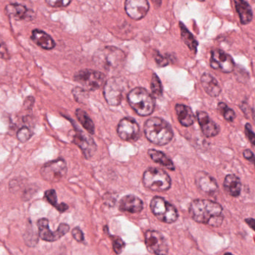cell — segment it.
Returning a JSON list of instances; mask_svg holds the SVG:
<instances>
[{
    "instance_id": "obj_1",
    "label": "cell",
    "mask_w": 255,
    "mask_h": 255,
    "mask_svg": "<svg viewBox=\"0 0 255 255\" xmlns=\"http://www.w3.org/2000/svg\"><path fill=\"white\" fill-rule=\"evenodd\" d=\"M223 207L214 201L196 199L190 204L189 212L196 223L220 227L223 223Z\"/></svg>"
},
{
    "instance_id": "obj_2",
    "label": "cell",
    "mask_w": 255,
    "mask_h": 255,
    "mask_svg": "<svg viewBox=\"0 0 255 255\" xmlns=\"http://www.w3.org/2000/svg\"><path fill=\"white\" fill-rule=\"evenodd\" d=\"M144 132L148 141L158 145L169 143L173 137L169 124L158 118H151L145 122Z\"/></svg>"
},
{
    "instance_id": "obj_3",
    "label": "cell",
    "mask_w": 255,
    "mask_h": 255,
    "mask_svg": "<svg viewBox=\"0 0 255 255\" xmlns=\"http://www.w3.org/2000/svg\"><path fill=\"white\" fill-rule=\"evenodd\" d=\"M125 59L124 52L114 46H107L101 49L94 56L97 65L108 72L116 71L121 69Z\"/></svg>"
},
{
    "instance_id": "obj_4",
    "label": "cell",
    "mask_w": 255,
    "mask_h": 255,
    "mask_svg": "<svg viewBox=\"0 0 255 255\" xmlns=\"http://www.w3.org/2000/svg\"><path fill=\"white\" fill-rule=\"evenodd\" d=\"M128 101L132 109L139 116H148L154 112L155 104L154 97L144 88H136L131 90L128 95Z\"/></svg>"
},
{
    "instance_id": "obj_5",
    "label": "cell",
    "mask_w": 255,
    "mask_h": 255,
    "mask_svg": "<svg viewBox=\"0 0 255 255\" xmlns=\"http://www.w3.org/2000/svg\"><path fill=\"white\" fill-rule=\"evenodd\" d=\"M144 186L152 191L163 192L171 187V179L165 171L158 168H149L143 174Z\"/></svg>"
},
{
    "instance_id": "obj_6",
    "label": "cell",
    "mask_w": 255,
    "mask_h": 255,
    "mask_svg": "<svg viewBox=\"0 0 255 255\" xmlns=\"http://www.w3.org/2000/svg\"><path fill=\"white\" fill-rule=\"evenodd\" d=\"M151 212L160 221L165 223H173L178 220L176 208L161 197L153 198L150 204Z\"/></svg>"
},
{
    "instance_id": "obj_7",
    "label": "cell",
    "mask_w": 255,
    "mask_h": 255,
    "mask_svg": "<svg viewBox=\"0 0 255 255\" xmlns=\"http://www.w3.org/2000/svg\"><path fill=\"white\" fill-rule=\"evenodd\" d=\"M74 79L83 87L84 89L97 91L104 85L106 76L101 72L86 69L78 72L75 75Z\"/></svg>"
},
{
    "instance_id": "obj_8",
    "label": "cell",
    "mask_w": 255,
    "mask_h": 255,
    "mask_svg": "<svg viewBox=\"0 0 255 255\" xmlns=\"http://www.w3.org/2000/svg\"><path fill=\"white\" fill-rule=\"evenodd\" d=\"M126 89L125 81L120 78L113 77L105 84L104 97L110 106H119L122 102Z\"/></svg>"
},
{
    "instance_id": "obj_9",
    "label": "cell",
    "mask_w": 255,
    "mask_h": 255,
    "mask_svg": "<svg viewBox=\"0 0 255 255\" xmlns=\"http://www.w3.org/2000/svg\"><path fill=\"white\" fill-rule=\"evenodd\" d=\"M67 172V163L63 159L48 162L40 169L42 178L50 182L59 181L65 176Z\"/></svg>"
},
{
    "instance_id": "obj_10",
    "label": "cell",
    "mask_w": 255,
    "mask_h": 255,
    "mask_svg": "<svg viewBox=\"0 0 255 255\" xmlns=\"http://www.w3.org/2000/svg\"><path fill=\"white\" fill-rule=\"evenodd\" d=\"M38 228L39 238L46 242H55L61 239L70 230V226L65 223H61L55 232L49 229V220L46 218L40 219L37 223Z\"/></svg>"
},
{
    "instance_id": "obj_11",
    "label": "cell",
    "mask_w": 255,
    "mask_h": 255,
    "mask_svg": "<svg viewBox=\"0 0 255 255\" xmlns=\"http://www.w3.org/2000/svg\"><path fill=\"white\" fill-rule=\"evenodd\" d=\"M147 250L154 255H167L169 247L164 237L157 231H147L145 233Z\"/></svg>"
},
{
    "instance_id": "obj_12",
    "label": "cell",
    "mask_w": 255,
    "mask_h": 255,
    "mask_svg": "<svg viewBox=\"0 0 255 255\" xmlns=\"http://www.w3.org/2000/svg\"><path fill=\"white\" fill-rule=\"evenodd\" d=\"M210 65L214 70H220L224 73H232L235 68V63L232 57L222 49H214L211 52Z\"/></svg>"
},
{
    "instance_id": "obj_13",
    "label": "cell",
    "mask_w": 255,
    "mask_h": 255,
    "mask_svg": "<svg viewBox=\"0 0 255 255\" xmlns=\"http://www.w3.org/2000/svg\"><path fill=\"white\" fill-rule=\"evenodd\" d=\"M118 133L124 140L136 141L139 137V127L134 120L124 118L118 125Z\"/></svg>"
},
{
    "instance_id": "obj_14",
    "label": "cell",
    "mask_w": 255,
    "mask_h": 255,
    "mask_svg": "<svg viewBox=\"0 0 255 255\" xmlns=\"http://www.w3.org/2000/svg\"><path fill=\"white\" fill-rule=\"evenodd\" d=\"M125 10L129 17L139 20L148 13L149 4L147 0H126Z\"/></svg>"
},
{
    "instance_id": "obj_15",
    "label": "cell",
    "mask_w": 255,
    "mask_h": 255,
    "mask_svg": "<svg viewBox=\"0 0 255 255\" xmlns=\"http://www.w3.org/2000/svg\"><path fill=\"white\" fill-rule=\"evenodd\" d=\"M195 181L198 188L207 194L214 195L218 191L217 181L208 172L199 171L195 175Z\"/></svg>"
},
{
    "instance_id": "obj_16",
    "label": "cell",
    "mask_w": 255,
    "mask_h": 255,
    "mask_svg": "<svg viewBox=\"0 0 255 255\" xmlns=\"http://www.w3.org/2000/svg\"><path fill=\"white\" fill-rule=\"evenodd\" d=\"M73 142L81 148L87 158L92 157L97 151V145L93 138L84 132H76L73 136Z\"/></svg>"
},
{
    "instance_id": "obj_17",
    "label": "cell",
    "mask_w": 255,
    "mask_h": 255,
    "mask_svg": "<svg viewBox=\"0 0 255 255\" xmlns=\"http://www.w3.org/2000/svg\"><path fill=\"white\" fill-rule=\"evenodd\" d=\"M196 118L200 126L201 130L206 137H214L219 134L220 132V127L211 119L206 112H198L196 114Z\"/></svg>"
},
{
    "instance_id": "obj_18",
    "label": "cell",
    "mask_w": 255,
    "mask_h": 255,
    "mask_svg": "<svg viewBox=\"0 0 255 255\" xmlns=\"http://www.w3.org/2000/svg\"><path fill=\"white\" fill-rule=\"evenodd\" d=\"M6 13L16 20L31 19L34 13L33 10L27 8L25 6L19 4H9L4 8Z\"/></svg>"
},
{
    "instance_id": "obj_19",
    "label": "cell",
    "mask_w": 255,
    "mask_h": 255,
    "mask_svg": "<svg viewBox=\"0 0 255 255\" xmlns=\"http://www.w3.org/2000/svg\"><path fill=\"white\" fill-rule=\"evenodd\" d=\"M120 209L130 214L139 213L143 209V202L139 198L133 195L124 196L120 202Z\"/></svg>"
},
{
    "instance_id": "obj_20",
    "label": "cell",
    "mask_w": 255,
    "mask_h": 255,
    "mask_svg": "<svg viewBox=\"0 0 255 255\" xmlns=\"http://www.w3.org/2000/svg\"><path fill=\"white\" fill-rule=\"evenodd\" d=\"M201 84L206 94L210 97H219L222 92V88L218 81L210 73H204L201 77Z\"/></svg>"
},
{
    "instance_id": "obj_21",
    "label": "cell",
    "mask_w": 255,
    "mask_h": 255,
    "mask_svg": "<svg viewBox=\"0 0 255 255\" xmlns=\"http://www.w3.org/2000/svg\"><path fill=\"white\" fill-rule=\"evenodd\" d=\"M225 191L232 197H238L242 190V183L241 179L234 174L226 175L223 182Z\"/></svg>"
},
{
    "instance_id": "obj_22",
    "label": "cell",
    "mask_w": 255,
    "mask_h": 255,
    "mask_svg": "<svg viewBox=\"0 0 255 255\" xmlns=\"http://www.w3.org/2000/svg\"><path fill=\"white\" fill-rule=\"evenodd\" d=\"M31 40L42 49L50 50L54 49L55 43L50 35L41 30L34 29L31 34Z\"/></svg>"
},
{
    "instance_id": "obj_23",
    "label": "cell",
    "mask_w": 255,
    "mask_h": 255,
    "mask_svg": "<svg viewBox=\"0 0 255 255\" xmlns=\"http://www.w3.org/2000/svg\"><path fill=\"white\" fill-rule=\"evenodd\" d=\"M240 20L243 25L250 23L253 18V9L246 0H234Z\"/></svg>"
},
{
    "instance_id": "obj_24",
    "label": "cell",
    "mask_w": 255,
    "mask_h": 255,
    "mask_svg": "<svg viewBox=\"0 0 255 255\" xmlns=\"http://www.w3.org/2000/svg\"><path fill=\"white\" fill-rule=\"evenodd\" d=\"M178 119L180 124L184 127H191L195 122V116L193 111L188 106L178 104L175 106Z\"/></svg>"
},
{
    "instance_id": "obj_25",
    "label": "cell",
    "mask_w": 255,
    "mask_h": 255,
    "mask_svg": "<svg viewBox=\"0 0 255 255\" xmlns=\"http://www.w3.org/2000/svg\"><path fill=\"white\" fill-rule=\"evenodd\" d=\"M148 154L153 161L159 163V164L164 166L165 168L169 169V170H175V166L173 162L164 153L157 151L155 149H149Z\"/></svg>"
},
{
    "instance_id": "obj_26",
    "label": "cell",
    "mask_w": 255,
    "mask_h": 255,
    "mask_svg": "<svg viewBox=\"0 0 255 255\" xmlns=\"http://www.w3.org/2000/svg\"><path fill=\"white\" fill-rule=\"evenodd\" d=\"M180 29H181V37L183 41L188 46L189 49L196 53L197 52L198 43L197 40L193 37V34L190 32L188 29L186 28L183 22H180Z\"/></svg>"
},
{
    "instance_id": "obj_27",
    "label": "cell",
    "mask_w": 255,
    "mask_h": 255,
    "mask_svg": "<svg viewBox=\"0 0 255 255\" xmlns=\"http://www.w3.org/2000/svg\"><path fill=\"white\" fill-rule=\"evenodd\" d=\"M76 118L78 121L82 124V127L85 128L90 133H94L95 130L94 122L88 116V114L82 109H77L76 112Z\"/></svg>"
},
{
    "instance_id": "obj_28",
    "label": "cell",
    "mask_w": 255,
    "mask_h": 255,
    "mask_svg": "<svg viewBox=\"0 0 255 255\" xmlns=\"http://www.w3.org/2000/svg\"><path fill=\"white\" fill-rule=\"evenodd\" d=\"M219 112L223 115L224 119L229 123L234 122L236 118V114L233 109L229 108L225 103H220L217 106Z\"/></svg>"
},
{
    "instance_id": "obj_29",
    "label": "cell",
    "mask_w": 255,
    "mask_h": 255,
    "mask_svg": "<svg viewBox=\"0 0 255 255\" xmlns=\"http://www.w3.org/2000/svg\"><path fill=\"white\" fill-rule=\"evenodd\" d=\"M151 90L154 97L159 98L163 94V87L158 76L154 73L151 80Z\"/></svg>"
},
{
    "instance_id": "obj_30",
    "label": "cell",
    "mask_w": 255,
    "mask_h": 255,
    "mask_svg": "<svg viewBox=\"0 0 255 255\" xmlns=\"http://www.w3.org/2000/svg\"><path fill=\"white\" fill-rule=\"evenodd\" d=\"M33 135V131L30 128L27 127H23L18 130L16 133V137L18 140L20 141L21 142H25L31 139Z\"/></svg>"
},
{
    "instance_id": "obj_31",
    "label": "cell",
    "mask_w": 255,
    "mask_h": 255,
    "mask_svg": "<svg viewBox=\"0 0 255 255\" xmlns=\"http://www.w3.org/2000/svg\"><path fill=\"white\" fill-rule=\"evenodd\" d=\"M31 226L28 227L26 232L24 235V241L28 247H34L37 244V241H38V238H39V237H32V235H34V232L31 229Z\"/></svg>"
},
{
    "instance_id": "obj_32",
    "label": "cell",
    "mask_w": 255,
    "mask_h": 255,
    "mask_svg": "<svg viewBox=\"0 0 255 255\" xmlns=\"http://www.w3.org/2000/svg\"><path fill=\"white\" fill-rule=\"evenodd\" d=\"M44 196L49 204L55 207L58 211L59 210L61 204H58V199H57L56 192L55 190H46L45 192Z\"/></svg>"
},
{
    "instance_id": "obj_33",
    "label": "cell",
    "mask_w": 255,
    "mask_h": 255,
    "mask_svg": "<svg viewBox=\"0 0 255 255\" xmlns=\"http://www.w3.org/2000/svg\"><path fill=\"white\" fill-rule=\"evenodd\" d=\"M112 243H113V248L115 253L118 255L121 254L125 247V243L122 241V239L118 238V237L112 236Z\"/></svg>"
},
{
    "instance_id": "obj_34",
    "label": "cell",
    "mask_w": 255,
    "mask_h": 255,
    "mask_svg": "<svg viewBox=\"0 0 255 255\" xmlns=\"http://www.w3.org/2000/svg\"><path fill=\"white\" fill-rule=\"evenodd\" d=\"M86 92L87 91H85V90L80 88H76L73 90V96H74L76 101L78 102H82V100L88 98V94Z\"/></svg>"
},
{
    "instance_id": "obj_35",
    "label": "cell",
    "mask_w": 255,
    "mask_h": 255,
    "mask_svg": "<svg viewBox=\"0 0 255 255\" xmlns=\"http://www.w3.org/2000/svg\"><path fill=\"white\" fill-rule=\"evenodd\" d=\"M245 133L247 139L250 141V143L255 148V133L253 131L251 124H247L245 126Z\"/></svg>"
},
{
    "instance_id": "obj_36",
    "label": "cell",
    "mask_w": 255,
    "mask_h": 255,
    "mask_svg": "<svg viewBox=\"0 0 255 255\" xmlns=\"http://www.w3.org/2000/svg\"><path fill=\"white\" fill-rule=\"evenodd\" d=\"M72 0H46V2L51 7H66L69 5Z\"/></svg>"
},
{
    "instance_id": "obj_37",
    "label": "cell",
    "mask_w": 255,
    "mask_h": 255,
    "mask_svg": "<svg viewBox=\"0 0 255 255\" xmlns=\"http://www.w3.org/2000/svg\"><path fill=\"white\" fill-rule=\"evenodd\" d=\"M0 58L3 60H8L10 58V55H9L7 46H6L1 35H0Z\"/></svg>"
},
{
    "instance_id": "obj_38",
    "label": "cell",
    "mask_w": 255,
    "mask_h": 255,
    "mask_svg": "<svg viewBox=\"0 0 255 255\" xmlns=\"http://www.w3.org/2000/svg\"><path fill=\"white\" fill-rule=\"evenodd\" d=\"M154 59H155L156 63L159 67H165L169 64L167 58L160 55L158 52H156L155 55H154Z\"/></svg>"
},
{
    "instance_id": "obj_39",
    "label": "cell",
    "mask_w": 255,
    "mask_h": 255,
    "mask_svg": "<svg viewBox=\"0 0 255 255\" xmlns=\"http://www.w3.org/2000/svg\"><path fill=\"white\" fill-rule=\"evenodd\" d=\"M72 235H73V238L78 242H83L84 239H85L83 232L79 227L75 228L72 231Z\"/></svg>"
},
{
    "instance_id": "obj_40",
    "label": "cell",
    "mask_w": 255,
    "mask_h": 255,
    "mask_svg": "<svg viewBox=\"0 0 255 255\" xmlns=\"http://www.w3.org/2000/svg\"><path fill=\"white\" fill-rule=\"evenodd\" d=\"M243 156L246 160H249L254 164L255 167V155L250 149H245L243 151Z\"/></svg>"
},
{
    "instance_id": "obj_41",
    "label": "cell",
    "mask_w": 255,
    "mask_h": 255,
    "mask_svg": "<svg viewBox=\"0 0 255 255\" xmlns=\"http://www.w3.org/2000/svg\"><path fill=\"white\" fill-rule=\"evenodd\" d=\"M34 103V100L32 97H28L26 99H25V102H24V108L25 109H31Z\"/></svg>"
},
{
    "instance_id": "obj_42",
    "label": "cell",
    "mask_w": 255,
    "mask_h": 255,
    "mask_svg": "<svg viewBox=\"0 0 255 255\" xmlns=\"http://www.w3.org/2000/svg\"><path fill=\"white\" fill-rule=\"evenodd\" d=\"M246 223L250 226V228L253 229L255 232V219L248 218L246 220Z\"/></svg>"
},
{
    "instance_id": "obj_43",
    "label": "cell",
    "mask_w": 255,
    "mask_h": 255,
    "mask_svg": "<svg viewBox=\"0 0 255 255\" xmlns=\"http://www.w3.org/2000/svg\"><path fill=\"white\" fill-rule=\"evenodd\" d=\"M155 5L160 6L161 5L162 0H151Z\"/></svg>"
},
{
    "instance_id": "obj_44",
    "label": "cell",
    "mask_w": 255,
    "mask_h": 255,
    "mask_svg": "<svg viewBox=\"0 0 255 255\" xmlns=\"http://www.w3.org/2000/svg\"><path fill=\"white\" fill-rule=\"evenodd\" d=\"M252 116H253V121L255 123V109H252Z\"/></svg>"
},
{
    "instance_id": "obj_45",
    "label": "cell",
    "mask_w": 255,
    "mask_h": 255,
    "mask_svg": "<svg viewBox=\"0 0 255 255\" xmlns=\"http://www.w3.org/2000/svg\"><path fill=\"white\" fill-rule=\"evenodd\" d=\"M224 255H234L231 254V253H226V254H225Z\"/></svg>"
},
{
    "instance_id": "obj_46",
    "label": "cell",
    "mask_w": 255,
    "mask_h": 255,
    "mask_svg": "<svg viewBox=\"0 0 255 255\" xmlns=\"http://www.w3.org/2000/svg\"><path fill=\"white\" fill-rule=\"evenodd\" d=\"M199 1H205V0H199Z\"/></svg>"
}]
</instances>
